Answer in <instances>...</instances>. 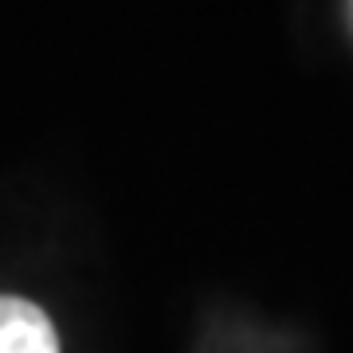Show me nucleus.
I'll use <instances>...</instances> for the list:
<instances>
[{
    "label": "nucleus",
    "instance_id": "obj_1",
    "mask_svg": "<svg viewBox=\"0 0 353 353\" xmlns=\"http://www.w3.org/2000/svg\"><path fill=\"white\" fill-rule=\"evenodd\" d=\"M0 353H59L51 318L28 299L0 294Z\"/></svg>",
    "mask_w": 353,
    "mask_h": 353
}]
</instances>
